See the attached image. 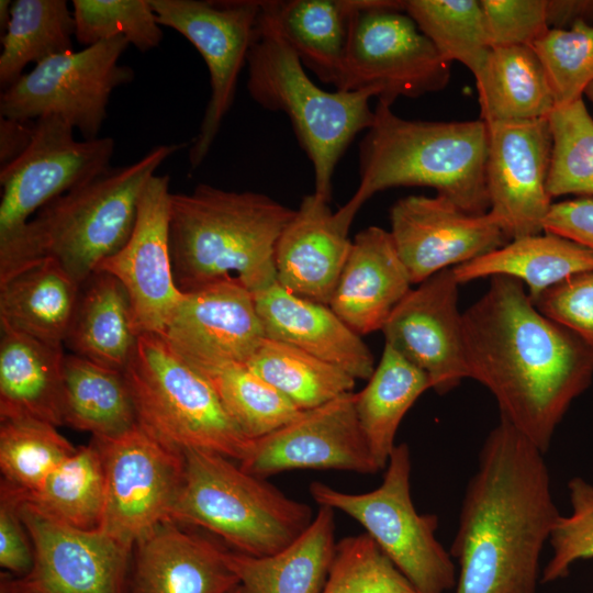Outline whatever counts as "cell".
<instances>
[{"instance_id":"50","label":"cell","mask_w":593,"mask_h":593,"mask_svg":"<svg viewBox=\"0 0 593 593\" xmlns=\"http://www.w3.org/2000/svg\"><path fill=\"white\" fill-rule=\"evenodd\" d=\"M34 130V121L0 118V164L1 168L20 156L29 146Z\"/></svg>"},{"instance_id":"16","label":"cell","mask_w":593,"mask_h":593,"mask_svg":"<svg viewBox=\"0 0 593 593\" xmlns=\"http://www.w3.org/2000/svg\"><path fill=\"white\" fill-rule=\"evenodd\" d=\"M489 212L510 240L545 233L552 135L548 118L488 124Z\"/></svg>"},{"instance_id":"48","label":"cell","mask_w":593,"mask_h":593,"mask_svg":"<svg viewBox=\"0 0 593 593\" xmlns=\"http://www.w3.org/2000/svg\"><path fill=\"white\" fill-rule=\"evenodd\" d=\"M24 493L1 479L0 483V567L20 577L33 563V546L21 514Z\"/></svg>"},{"instance_id":"44","label":"cell","mask_w":593,"mask_h":593,"mask_svg":"<svg viewBox=\"0 0 593 593\" xmlns=\"http://www.w3.org/2000/svg\"><path fill=\"white\" fill-rule=\"evenodd\" d=\"M532 46L548 76L556 108L582 99L593 82V24L549 29Z\"/></svg>"},{"instance_id":"15","label":"cell","mask_w":593,"mask_h":593,"mask_svg":"<svg viewBox=\"0 0 593 593\" xmlns=\"http://www.w3.org/2000/svg\"><path fill=\"white\" fill-rule=\"evenodd\" d=\"M21 514L33 546L29 572L0 573V593H127L133 548L100 529L75 528L25 501Z\"/></svg>"},{"instance_id":"13","label":"cell","mask_w":593,"mask_h":593,"mask_svg":"<svg viewBox=\"0 0 593 593\" xmlns=\"http://www.w3.org/2000/svg\"><path fill=\"white\" fill-rule=\"evenodd\" d=\"M98 445L104 467L105 506L100 530L134 547L171 521L184 473V455L138 425Z\"/></svg>"},{"instance_id":"14","label":"cell","mask_w":593,"mask_h":593,"mask_svg":"<svg viewBox=\"0 0 593 593\" xmlns=\"http://www.w3.org/2000/svg\"><path fill=\"white\" fill-rule=\"evenodd\" d=\"M150 3L159 24L183 35L200 53L209 70L211 96L189 150L190 166L197 168L208 156L234 102L261 1L150 0Z\"/></svg>"},{"instance_id":"28","label":"cell","mask_w":593,"mask_h":593,"mask_svg":"<svg viewBox=\"0 0 593 593\" xmlns=\"http://www.w3.org/2000/svg\"><path fill=\"white\" fill-rule=\"evenodd\" d=\"M137 338L125 288L112 275L94 271L80 286L64 346L70 354L124 372Z\"/></svg>"},{"instance_id":"43","label":"cell","mask_w":593,"mask_h":593,"mask_svg":"<svg viewBox=\"0 0 593 593\" xmlns=\"http://www.w3.org/2000/svg\"><path fill=\"white\" fill-rule=\"evenodd\" d=\"M321 593H417L367 534L343 538Z\"/></svg>"},{"instance_id":"5","label":"cell","mask_w":593,"mask_h":593,"mask_svg":"<svg viewBox=\"0 0 593 593\" xmlns=\"http://www.w3.org/2000/svg\"><path fill=\"white\" fill-rule=\"evenodd\" d=\"M186 144H163L137 161L110 168L44 205L0 253V282L45 258L80 286L130 238L142 193L159 166Z\"/></svg>"},{"instance_id":"25","label":"cell","mask_w":593,"mask_h":593,"mask_svg":"<svg viewBox=\"0 0 593 593\" xmlns=\"http://www.w3.org/2000/svg\"><path fill=\"white\" fill-rule=\"evenodd\" d=\"M265 336L369 379L373 356L361 336L325 304L299 296L276 281L253 292Z\"/></svg>"},{"instance_id":"11","label":"cell","mask_w":593,"mask_h":593,"mask_svg":"<svg viewBox=\"0 0 593 593\" xmlns=\"http://www.w3.org/2000/svg\"><path fill=\"white\" fill-rule=\"evenodd\" d=\"M128 45L119 36L41 61L1 93V116L35 121L58 115L83 139L100 137L113 90L134 78L133 69L119 63Z\"/></svg>"},{"instance_id":"34","label":"cell","mask_w":593,"mask_h":593,"mask_svg":"<svg viewBox=\"0 0 593 593\" xmlns=\"http://www.w3.org/2000/svg\"><path fill=\"white\" fill-rule=\"evenodd\" d=\"M430 389L427 376L384 344L367 385L355 393V411L380 470L388 466L398 428L415 401Z\"/></svg>"},{"instance_id":"30","label":"cell","mask_w":593,"mask_h":593,"mask_svg":"<svg viewBox=\"0 0 593 593\" xmlns=\"http://www.w3.org/2000/svg\"><path fill=\"white\" fill-rule=\"evenodd\" d=\"M590 270H593L590 249L547 232L512 239L491 253L452 268L459 284L495 276L519 280L528 288L532 301L569 277Z\"/></svg>"},{"instance_id":"38","label":"cell","mask_w":593,"mask_h":593,"mask_svg":"<svg viewBox=\"0 0 593 593\" xmlns=\"http://www.w3.org/2000/svg\"><path fill=\"white\" fill-rule=\"evenodd\" d=\"M404 10L444 58L480 71L491 51L480 1L409 0Z\"/></svg>"},{"instance_id":"23","label":"cell","mask_w":593,"mask_h":593,"mask_svg":"<svg viewBox=\"0 0 593 593\" xmlns=\"http://www.w3.org/2000/svg\"><path fill=\"white\" fill-rule=\"evenodd\" d=\"M320 195H305L275 249L276 280L295 295L328 305L349 255L350 225Z\"/></svg>"},{"instance_id":"51","label":"cell","mask_w":593,"mask_h":593,"mask_svg":"<svg viewBox=\"0 0 593 593\" xmlns=\"http://www.w3.org/2000/svg\"><path fill=\"white\" fill-rule=\"evenodd\" d=\"M549 29H570L579 22L593 24V0H547Z\"/></svg>"},{"instance_id":"7","label":"cell","mask_w":593,"mask_h":593,"mask_svg":"<svg viewBox=\"0 0 593 593\" xmlns=\"http://www.w3.org/2000/svg\"><path fill=\"white\" fill-rule=\"evenodd\" d=\"M183 455V481L172 522L203 528L234 551L255 557L282 550L311 524L307 504L288 497L233 459L198 449Z\"/></svg>"},{"instance_id":"20","label":"cell","mask_w":593,"mask_h":593,"mask_svg":"<svg viewBox=\"0 0 593 593\" xmlns=\"http://www.w3.org/2000/svg\"><path fill=\"white\" fill-rule=\"evenodd\" d=\"M169 183L168 175L150 178L142 193L130 238L96 270L112 275L125 288L138 335H161L183 294L176 283L171 262Z\"/></svg>"},{"instance_id":"49","label":"cell","mask_w":593,"mask_h":593,"mask_svg":"<svg viewBox=\"0 0 593 593\" xmlns=\"http://www.w3.org/2000/svg\"><path fill=\"white\" fill-rule=\"evenodd\" d=\"M544 230L569 238L593 253V199L575 198L552 203Z\"/></svg>"},{"instance_id":"52","label":"cell","mask_w":593,"mask_h":593,"mask_svg":"<svg viewBox=\"0 0 593 593\" xmlns=\"http://www.w3.org/2000/svg\"><path fill=\"white\" fill-rule=\"evenodd\" d=\"M12 2L10 0H1L0 1V30L1 32H5L10 18H11V8Z\"/></svg>"},{"instance_id":"18","label":"cell","mask_w":593,"mask_h":593,"mask_svg":"<svg viewBox=\"0 0 593 593\" xmlns=\"http://www.w3.org/2000/svg\"><path fill=\"white\" fill-rule=\"evenodd\" d=\"M390 234L412 283L491 253L510 239L495 217L470 214L447 197L407 195L390 210Z\"/></svg>"},{"instance_id":"35","label":"cell","mask_w":593,"mask_h":593,"mask_svg":"<svg viewBox=\"0 0 593 593\" xmlns=\"http://www.w3.org/2000/svg\"><path fill=\"white\" fill-rule=\"evenodd\" d=\"M24 501L65 525L99 529L105 506V477L101 451L91 439L78 446Z\"/></svg>"},{"instance_id":"24","label":"cell","mask_w":593,"mask_h":593,"mask_svg":"<svg viewBox=\"0 0 593 593\" xmlns=\"http://www.w3.org/2000/svg\"><path fill=\"white\" fill-rule=\"evenodd\" d=\"M412 284L390 232L369 226L355 236L328 306L366 335L382 329Z\"/></svg>"},{"instance_id":"2","label":"cell","mask_w":593,"mask_h":593,"mask_svg":"<svg viewBox=\"0 0 593 593\" xmlns=\"http://www.w3.org/2000/svg\"><path fill=\"white\" fill-rule=\"evenodd\" d=\"M559 516L544 452L500 418L462 499L449 552L459 567L455 593H537Z\"/></svg>"},{"instance_id":"47","label":"cell","mask_w":593,"mask_h":593,"mask_svg":"<svg viewBox=\"0 0 593 593\" xmlns=\"http://www.w3.org/2000/svg\"><path fill=\"white\" fill-rule=\"evenodd\" d=\"M533 303L593 351V270L571 276L552 286Z\"/></svg>"},{"instance_id":"21","label":"cell","mask_w":593,"mask_h":593,"mask_svg":"<svg viewBox=\"0 0 593 593\" xmlns=\"http://www.w3.org/2000/svg\"><path fill=\"white\" fill-rule=\"evenodd\" d=\"M418 284L394 307L381 331L385 345L421 369L430 389L446 394L469 378L459 282L448 268Z\"/></svg>"},{"instance_id":"32","label":"cell","mask_w":593,"mask_h":593,"mask_svg":"<svg viewBox=\"0 0 593 593\" xmlns=\"http://www.w3.org/2000/svg\"><path fill=\"white\" fill-rule=\"evenodd\" d=\"M486 124L549 118L556 109L546 70L528 45L492 47L474 76Z\"/></svg>"},{"instance_id":"6","label":"cell","mask_w":593,"mask_h":593,"mask_svg":"<svg viewBox=\"0 0 593 593\" xmlns=\"http://www.w3.org/2000/svg\"><path fill=\"white\" fill-rule=\"evenodd\" d=\"M247 90L268 111L283 112L307 155L314 193L331 202L336 165L374 122L370 91H326L314 83L275 20L262 9L247 56Z\"/></svg>"},{"instance_id":"41","label":"cell","mask_w":593,"mask_h":593,"mask_svg":"<svg viewBox=\"0 0 593 593\" xmlns=\"http://www.w3.org/2000/svg\"><path fill=\"white\" fill-rule=\"evenodd\" d=\"M548 120L552 135L549 195L593 199V118L583 99L556 108Z\"/></svg>"},{"instance_id":"37","label":"cell","mask_w":593,"mask_h":593,"mask_svg":"<svg viewBox=\"0 0 593 593\" xmlns=\"http://www.w3.org/2000/svg\"><path fill=\"white\" fill-rule=\"evenodd\" d=\"M245 365L300 411L353 392L356 381L333 363L267 337Z\"/></svg>"},{"instance_id":"40","label":"cell","mask_w":593,"mask_h":593,"mask_svg":"<svg viewBox=\"0 0 593 593\" xmlns=\"http://www.w3.org/2000/svg\"><path fill=\"white\" fill-rule=\"evenodd\" d=\"M2 480L25 494L38 489L75 447L57 426L35 419H0Z\"/></svg>"},{"instance_id":"9","label":"cell","mask_w":593,"mask_h":593,"mask_svg":"<svg viewBox=\"0 0 593 593\" xmlns=\"http://www.w3.org/2000/svg\"><path fill=\"white\" fill-rule=\"evenodd\" d=\"M411 452L395 445L382 483L366 493H346L312 482L320 506L339 510L357 521L417 593H446L457 583L452 557L436 539L438 517L416 511L411 496Z\"/></svg>"},{"instance_id":"42","label":"cell","mask_w":593,"mask_h":593,"mask_svg":"<svg viewBox=\"0 0 593 593\" xmlns=\"http://www.w3.org/2000/svg\"><path fill=\"white\" fill-rule=\"evenodd\" d=\"M72 15L75 38L86 47L123 36L147 52L164 37L150 0H74Z\"/></svg>"},{"instance_id":"53","label":"cell","mask_w":593,"mask_h":593,"mask_svg":"<svg viewBox=\"0 0 593 593\" xmlns=\"http://www.w3.org/2000/svg\"><path fill=\"white\" fill-rule=\"evenodd\" d=\"M584 94L588 97V99L590 100V102L592 103L593 105V82H591L588 88L585 89L584 91Z\"/></svg>"},{"instance_id":"19","label":"cell","mask_w":593,"mask_h":593,"mask_svg":"<svg viewBox=\"0 0 593 593\" xmlns=\"http://www.w3.org/2000/svg\"><path fill=\"white\" fill-rule=\"evenodd\" d=\"M182 298L161 336L200 372L246 363L266 338L254 293L228 277Z\"/></svg>"},{"instance_id":"27","label":"cell","mask_w":593,"mask_h":593,"mask_svg":"<svg viewBox=\"0 0 593 593\" xmlns=\"http://www.w3.org/2000/svg\"><path fill=\"white\" fill-rule=\"evenodd\" d=\"M334 510L320 506L307 528L262 557L226 549L225 560L247 593H321L336 553Z\"/></svg>"},{"instance_id":"39","label":"cell","mask_w":593,"mask_h":593,"mask_svg":"<svg viewBox=\"0 0 593 593\" xmlns=\"http://www.w3.org/2000/svg\"><path fill=\"white\" fill-rule=\"evenodd\" d=\"M201 373L228 416L250 439L282 427L303 412L245 363L224 365Z\"/></svg>"},{"instance_id":"31","label":"cell","mask_w":593,"mask_h":593,"mask_svg":"<svg viewBox=\"0 0 593 593\" xmlns=\"http://www.w3.org/2000/svg\"><path fill=\"white\" fill-rule=\"evenodd\" d=\"M360 0L261 1L304 68L337 87Z\"/></svg>"},{"instance_id":"36","label":"cell","mask_w":593,"mask_h":593,"mask_svg":"<svg viewBox=\"0 0 593 593\" xmlns=\"http://www.w3.org/2000/svg\"><path fill=\"white\" fill-rule=\"evenodd\" d=\"M75 20L65 0H15L1 38L0 83L7 89L34 65L72 51Z\"/></svg>"},{"instance_id":"26","label":"cell","mask_w":593,"mask_h":593,"mask_svg":"<svg viewBox=\"0 0 593 593\" xmlns=\"http://www.w3.org/2000/svg\"><path fill=\"white\" fill-rule=\"evenodd\" d=\"M0 419L63 425L64 346L0 325Z\"/></svg>"},{"instance_id":"17","label":"cell","mask_w":593,"mask_h":593,"mask_svg":"<svg viewBox=\"0 0 593 593\" xmlns=\"http://www.w3.org/2000/svg\"><path fill=\"white\" fill-rule=\"evenodd\" d=\"M238 463L264 479L294 469L380 471L359 425L354 392L303 411L282 427L253 439Z\"/></svg>"},{"instance_id":"3","label":"cell","mask_w":593,"mask_h":593,"mask_svg":"<svg viewBox=\"0 0 593 593\" xmlns=\"http://www.w3.org/2000/svg\"><path fill=\"white\" fill-rule=\"evenodd\" d=\"M488 124L422 121L396 115L378 102L374 122L359 143V184L336 213L351 225L376 193L395 187H430L470 214L489 212L485 167Z\"/></svg>"},{"instance_id":"33","label":"cell","mask_w":593,"mask_h":593,"mask_svg":"<svg viewBox=\"0 0 593 593\" xmlns=\"http://www.w3.org/2000/svg\"><path fill=\"white\" fill-rule=\"evenodd\" d=\"M63 425L97 439L114 438L135 427L136 414L124 372L66 354Z\"/></svg>"},{"instance_id":"1","label":"cell","mask_w":593,"mask_h":593,"mask_svg":"<svg viewBox=\"0 0 593 593\" xmlns=\"http://www.w3.org/2000/svg\"><path fill=\"white\" fill-rule=\"evenodd\" d=\"M469 378L493 394L501 418L544 454L593 379V351L544 315L519 280L491 277L462 313Z\"/></svg>"},{"instance_id":"12","label":"cell","mask_w":593,"mask_h":593,"mask_svg":"<svg viewBox=\"0 0 593 593\" xmlns=\"http://www.w3.org/2000/svg\"><path fill=\"white\" fill-rule=\"evenodd\" d=\"M74 131L58 115L35 120L26 149L1 168L0 253L21 237L32 214L111 168L114 141H78Z\"/></svg>"},{"instance_id":"46","label":"cell","mask_w":593,"mask_h":593,"mask_svg":"<svg viewBox=\"0 0 593 593\" xmlns=\"http://www.w3.org/2000/svg\"><path fill=\"white\" fill-rule=\"evenodd\" d=\"M491 48L532 46L548 30L547 0H479Z\"/></svg>"},{"instance_id":"8","label":"cell","mask_w":593,"mask_h":593,"mask_svg":"<svg viewBox=\"0 0 593 593\" xmlns=\"http://www.w3.org/2000/svg\"><path fill=\"white\" fill-rule=\"evenodd\" d=\"M124 377L137 425L155 439L238 462L248 454L253 439L228 416L209 380L161 335H138Z\"/></svg>"},{"instance_id":"29","label":"cell","mask_w":593,"mask_h":593,"mask_svg":"<svg viewBox=\"0 0 593 593\" xmlns=\"http://www.w3.org/2000/svg\"><path fill=\"white\" fill-rule=\"evenodd\" d=\"M80 284L45 258L0 282V325L64 346Z\"/></svg>"},{"instance_id":"4","label":"cell","mask_w":593,"mask_h":593,"mask_svg":"<svg viewBox=\"0 0 593 593\" xmlns=\"http://www.w3.org/2000/svg\"><path fill=\"white\" fill-rule=\"evenodd\" d=\"M294 210L253 191L199 184L171 193L169 239L180 291L235 277L251 292L276 281L275 249Z\"/></svg>"},{"instance_id":"54","label":"cell","mask_w":593,"mask_h":593,"mask_svg":"<svg viewBox=\"0 0 593 593\" xmlns=\"http://www.w3.org/2000/svg\"><path fill=\"white\" fill-rule=\"evenodd\" d=\"M227 593H247V592L245 591V589L240 584H238L235 588H233L232 590H230Z\"/></svg>"},{"instance_id":"10","label":"cell","mask_w":593,"mask_h":593,"mask_svg":"<svg viewBox=\"0 0 593 593\" xmlns=\"http://www.w3.org/2000/svg\"><path fill=\"white\" fill-rule=\"evenodd\" d=\"M405 1L360 0L336 90L370 91L387 105L445 89L451 63L404 10Z\"/></svg>"},{"instance_id":"22","label":"cell","mask_w":593,"mask_h":593,"mask_svg":"<svg viewBox=\"0 0 593 593\" xmlns=\"http://www.w3.org/2000/svg\"><path fill=\"white\" fill-rule=\"evenodd\" d=\"M225 551L166 521L134 545L127 593H227L239 581Z\"/></svg>"},{"instance_id":"45","label":"cell","mask_w":593,"mask_h":593,"mask_svg":"<svg viewBox=\"0 0 593 593\" xmlns=\"http://www.w3.org/2000/svg\"><path fill=\"white\" fill-rule=\"evenodd\" d=\"M571 514L559 516L549 538L552 555L541 572L540 583L569 575L580 560L593 558V485L580 477L568 482Z\"/></svg>"}]
</instances>
